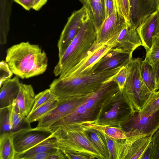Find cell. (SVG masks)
<instances>
[{
  "instance_id": "cell-49",
  "label": "cell",
  "mask_w": 159,
  "mask_h": 159,
  "mask_svg": "<svg viewBox=\"0 0 159 159\" xmlns=\"http://www.w3.org/2000/svg\"><path fill=\"white\" fill-rule=\"evenodd\" d=\"M159 89V82L156 85L154 91H155Z\"/></svg>"
},
{
  "instance_id": "cell-14",
  "label": "cell",
  "mask_w": 159,
  "mask_h": 159,
  "mask_svg": "<svg viewBox=\"0 0 159 159\" xmlns=\"http://www.w3.org/2000/svg\"><path fill=\"white\" fill-rule=\"evenodd\" d=\"M127 22L116 10L106 18L102 25L96 32V43L103 45L107 43H112L116 39Z\"/></svg>"
},
{
  "instance_id": "cell-2",
  "label": "cell",
  "mask_w": 159,
  "mask_h": 159,
  "mask_svg": "<svg viewBox=\"0 0 159 159\" xmlns=\"http://www.w3.org/2000/svg\"><path fill=\"white\" fill-rule=\"evenodd\" d=\"M121 68L80 76L59 77L53 80L49 89L58 99L89 96L113 79Z\"/></svg>"
},
{
  "instance_id": "cell-46",
  "label": "cell",
  "mask_w": 159,
  "mask_h": 159,
  "mask_svg": "<svg viewBox=\"0 0 159 159\" xmlns=\"http://www.w3.org/2000/svg\"><path fill=\"white\" fill-rule=\"evenodd\" d=\"M152 65L155 72L157 85L159 82V60Z\"/></svg>"
},
{
  "instance_id": "cell-5",
  "label": "cell",
  "mask_w": 159,
  "mask_h": 159,
  "mask_svg": "<svg viewBox=\"0 0 159 159\" xmlns=\"http://www.w3.org/2000/svg\"><path fill=\"white\" fill-rule=\"evenodd\" d=\"M135 112L133 107L123 92L119 90L105 101L96 120L99 125L120 127L121 124Z\"/></svg>"
},
{
  "instance_id": "cell-21",
  "label": "cell",
  "mask_w": 159,
  "mask_h": 159,
  "mask_svg": "<svg viewBox=\"0 0 159 159\" xmlns=\"http://www.w3.org/2000/svg\"><path fill=\"white\" fill-rule=\"evenodd\" d=\"M58 149L56 139L52 135L29 149L15 155V159H30L33 156L44 152H54Z\"/></svg>"
},
{
  "instance_id": "cell-45",
  "label": "cell",
  "mask_w": 159,
  "mask_h": 159,
  "mask_svg": "<svg viewBox=\"0 0 159 159\" xmlns=\"http://www.w3.org/2000/svg\"><path fill=\"white\" fill-rule=\"evenodd\" d=\"M152 153V141L149 146L144 152L140 159H151Z\"/></svg>"
},
{
  "instance_id": "cell-25",
  "label": "cell",
  "mask_w": 159,
  "mask_h": 159,
  "mask_svg": "<svg viewBox=\"0 0 159 159\" xmlns=\"http://www.w3.org/2000/svg\"><path fill=\"white\" fill-rule=\"evenodd\" d=\"M80 124L84 127L97 130L117 140L125 139L126 138L123 130L120 127L102 125L92 122Z\"/></svg>"
},
{
  "instance_id": "cell-32",
  "label": "cell",
  "mask_w": 159,
  "mask_h": 159,
  "mask_svg": "<svg viewBox=\"0 0 159 159\" xmlns=\"http://www.w3.org/2000/svg\"><path fill=\"white\" fill-rule=\"evenodd\" d=\"M114 2L116 11L127 22L130 23L129 0H114Z\"/></svg>"
},
{
  "instance_id": "cell-43",
  "label": "cell",
  "mask_w": 159,
  "mask_h": 159,
  "mask_svg": "<svg viewBox=\"0 0 159 159\" xmlns=\"http://www.w3.org/2000/svg\"><path fill=\"white\" fill-rule=\"evenodd\" d=\"M66 157L63 152L58 149L56 152L53 153L49 157L48 159H66Z\"/></svg>"
},
{
  "instance_id": "cell-8",
  "label": "cell",
  "mask_w": 159,
  "mask_h": 159,
  "mask_svg": "<svg viewBox=\"0 0 159 159\" xmlns=\"http://www.w3.org/2000/svg\"><path fill=\"white\" fill-rule=\"evenodd\" d=\"M119 90L118 85L113 79L104 83L89 96L80 105L84 112V121H94L106 99Z\"/></svg>"
},
{
  "instance_id": "cell-15",
  "label": "cell",
  "mask_w": 159,
  "mask_h": 159,
  "mask_svg": "<svg viewBox=\"0 0 159 159\" xmlns=\"http://www.w3.org/2000/svg\"><path fill=\"white\" fill-rule=\"evenodd\" d=\"M111 49L119 52L132 54L138 47L142 46L136 30L130 23L126 22Z\"/></svg>"
},
{
  "instance_id": "cell-47",
  "label": "cell",
  "mask_w": 159,
  "mask_h": 159,
  "mask_svg": "<svg viewBox=\"0 0 159 159\" xmlns=\"http://www.w3.org/2000/svg\"><path fill=\"white\" fill-rule=\"evenodd\" d=\"M152 140H159V128L152 135Z\"/></svg>"
},
{
  "instance_id": "cell-38",
  "label": "cell",
  "mask_w": 159,
  "mask_h": 159,
  "mask_svg": "<svg viewBox=\"0 0 159 159\" xmlns=\"http://www.w3.org/2000/svg\"><path fill=\"white\" fill-rule=\"evenodd\" d=\"M151 159H159V140H152Z\"/></svg>"
},
{
  "instance_id": "cell-10",
  "label": "cell",
  "mask_w": 159,
  "mask_h": 159,
  "mask_svg": "<svg viewBox=\"0 0 159 159\" xmlns=\"http://www.w3.org/2000/svg\"><path fill=\"white\" fill-rule=\"evenodd\" d=\"M89 17L87 8L84 5L80 9L74 11L68 18L58 42L59 58L76 35L83 23Z\"/></svg>"
},
{
  "instance_id": "cell-13",
  "label": "cell",
  "mask_w": 159,
  "mask_h": 159,
  "mask_svg": "<svg viewBox=\"0 0 159 159\" xmlns=\"http://www.w3.org/2000/svg\"><path fill=\"white\" fill-rule=\"evenodd\" d=\"M112 45L107 43L103 45L96 42L87 53L85 57L76 66L61 77H71L86 75L92 73L94 65L112 48Z\"/></svg>"
},
{
  "instance_id": "cell-4",
  "label": "cell",
  "mask_w": 159,
  "mask_h": 159,
  "mask_svg": "<svg viewBox=\"0 0 159 159\" xmlns=\"http://www.w3.org/2000/svg\"><path fill=\"white\" fill-rule=\"evenodd\" d=\"M52 135L57 141L58 148L64 151L81 154L91 159H104L86 133L80 123L60 126L52 131Z\"/></svg>"
},
{
  "instance_id": "cell-19",
  "label": "cell",
  "mask_w": 159,
  "mask_h": 159,
  "mask_svg": "<svg viewBox=\"0 0 159 159\" xmlns=\"http://www.w3.org/2000/svg\"><path fill=\"white\" fill-rule=\"evenodd\" d=\"M35 95L32 85L21 83L18 94L15 99L20 113L26 117L30 112Z\"/></svg>"
},
{
  "instance_id": "cell-12",
  "label": "cell",
  "mask_w": 159,
  "mask_h": 159,
  "mask_svg": "<svg viewBox=\"0 0 159 159\" xmlns=\"http://www.w3.org/2000/svg\"><path fill=\"white\" fill-rule=\"evenodd\" d=\"M89 96L58 99L57 106L38 121L36 127L48 129L52 124L74 111Z\"/></svg>"
},
{
  "instance_id": "cell-30",
  "label": "cell",
  "mask_w": 159,
  "mask_h": 159,
  "mask_svg": "<svg viewBox=\"0 0 159 159\" xmlns=\"http://www.w3.org/2000/svg\"><path fill=\"white\" fill-rule=\"evenodd\" d=\"M57 99L56 95L49 88L39 93L35 96L34 102L30 113L42 105Z\"/></svg>"
},
{
  "instance_id": "cell-35",
  "label": "cell",
  "mask_w": 159,
  "mask_h": 159,
  "mask_svg": "<svg viewBox=\"0 0 159 159\" xmlns=\"http://www.w3.org/2000/svg\"><path fill=\"white\" fill-rule=\"evenodd\" d=\"M13 73L6 61L0 62V87L11 78Z\"/></svg>"
},
{
  "instance_id": "cell-31",
  "label": "cell",
  "mask_w": 159,
  "mask_h": 159,
  "mask_svg": "<svg viewBox=\"0 0 159 159\" xmlns=\"http://www.w3.org/2000/svg\"><path fill=\"white\" fill-rule=\"evenodd\" d=\"M145 59L152 65L159 60V34L152 37V46L146 52Z\"/></svg>"
},
{
  "instance_id": "cell-7",
  "label": "cell",
  "mask_w": 159,
  "mask_h": 159,
  "mask_svg": "<svg viewBox=\"0 0 159 159\" xmlns=\"http://www.w3.org/2000/svg\"><path fill=\"white\" fill-rule=\"evenodd\" d=\"M126 138L152 136L159 128V109L152 111H135L120 127Z\"/></svg>"
},
{
  "instance_id": "cell-36",
  "label": "cell",
  "mask_w": 159,
  "mask_h": 159,
  "mask_svg": "<svg viewBox=\"0 0 159 159\" xmlns=\"http://www.w3.org/2000/svg\"><path fill=\"white\" fill-rule=\"evenodd\" d=\"M127 76V70L126 66L121 67L113 79L116 82L120 90H123Z\"/></svg>"
},
{
  "instance_id": "cell-28",
  "label": "cell",
  "mask_w": 159,
  "mask_h": 159,
  "mask_svg": "<svg viewBox=\"0 0 159 159\" xmlns=\"http://www.w3.org/2000/svg\"><path fill=\"white\" fill-rule=\"evenodd\" d=\"M59 101L58 99L48 102L40 106L32 112L30 113L25 119L26 123H30L38 121L43 116L48 114L57 105Z\"/></svg>"
},
{
  "instance_id": "cell-16",
  "label": "cell",
  "mask_w": 159,
  "mask_h": 159,
  "mask_svg": "<svg viewBox=\"0 0 159 159\" xmlns=\"http://www.w3.org/2000/svg\"><path fill=\"white\" fill-rule=\"evenodd\" d=\"M132 54L111 49L93 66L92 73L107 71L126 66L132 58Z\"/></svg>"
},
{
  "instance_id": "cell-37",
  "label": "cell",
  "mask_w": 159,
  "mask_h": 159,
  "mask_svg": "<svg viewBox=\"0 0 159 159\" xmlns=\"http://www.w3.org/2000/svg\"><path fill=\"white\" fill-rule=\"evenodd\" d=\"M102 133L105 138L107 143L109 154L108 159H116V139Z\"/></svg>"
},
{
  "instance_id": "cell-34",
  "label": "cell",
  "mask_w": 159,
  "mask_h": 159,
  "mask_svg": "<svg viewBox=\"0 0 159 159\" xmlns=\"http://www.w3.org/2000/svg\"><path fill=\"white\" fill-rule=\"evenodd\" d=\"M12 103V131L19 129L21 124L23 120H25V117L22 115L20 113L16 105L15 100Z\"/></svg>"
},
{
  "instance_id": "cell-11",
  "label": "cell",
  "mask_w": 159,
  "mask_h": 159,
  "mask_svg": "<svg viewBox=\"0 0 159 159\" xmlns=\"http://www.w3.org/2000/svg\"><path fill=\"white\" fill-rule=\"evenodd\" d=\"M152 136L116 139V159H140L152 141Z\"/></svg>"
},
{
  "instance_id": "cell-6",
  "label": "cell",
  "mask_w": 159,
  "mask_h": 159,
  "mask_svg": "<svg viewBox=\"0 0 159 159\" xmlns=\"http://www.w3.org/2000/svg\"><path fill=\"white\" fill-rule=\"evenodd\" d=\"M142 57L132 58L126 66L127 76L123 91L135 111H141L152 93L144 82L141 74Z\"/></svg>"
},
{
  "instance_id": "cell-41",
  "label": "cell",
  "mask_w": 159,
  "mask_h": 159,
  "mask_svg": "<svg viewBox=\"0 0 159 159\" xmlns=\"http://www.w3.org/2000/svg\"><path fill=\"white\" fill-rule=\"evenodd\" d=\"M34 0H14V2L19 4L26 11L32 9Z\"/></svg>"
},
{
  "instance_id": "cell-27",
  "label": "cell",
  "mask_w": 159,
  "mask_h": 159,
  "mask_svg": "<svg viewBox=\"0 0 159 159\" xmlns=\"http://www.w3.org/2000/svg\"><path fill=\"white\" fill-rule=\"evenodd\" d=\"M140 70L141 75L145 83L152 92H154L156 82L153 65L145 59L142 61Z\"/></svg>"
},
{
  "instance_id": "cell-3",
  "label": "cell",
  "mask_w": 159,
  "mask_h": 159,
  "mask_svg": "<svg viewBox=\"0 0 159 159\" xmlns=\"http://www.w3.org/2000/svg\"><path fill=\"white\" fill-rule=\"evenodd\" d=\"M96 37L94 25L89 17L83 23L76 35L59 58L53 70L55 75L62 77L76 66L96 42Z\"/></svg>"
},
{
  "instance_id": "cell-51",
  "label": "cell",
  "mask_w": 159,
  "mask_h": 159,
  "mask_svg": "<svg viewBox=\"0 0 159 159\" xmlns=\"http://www.w3.org/2000/svg\"><path fill=\"white\" fill-rule=\"evenodd\" d=\"M86 1V0H85Z\"/></svg>"
},
{
  "instance_id": "cell-29",
  "label": "cell",
  "mask_w": 159,
  "mask_h": 159,
  "mask_svg": "<svg viewBox=\"0 0 159 159\" xmlns=\"http://www.w3.org/2000/svg\"><path fill=\"white\" fill-rule=\"evenodd\" d=\"M12 104L0 108V134L12 131Z\"/></svg>"
},
{
  "instance_id": "cell-44",
  "label": "cell",
  "mask_w": 159,
  "mask_h": 159,
  "mask_svg": "<svg viewBox=\"0 0 159 159\" xmlns=\"http://www.w3.org/2000/svg\"><path fill=\"white\" fill-rule=\"evenodd\" d=\"M53 153L44 152L39 153L32 156L30 159H48L49 157Z\"/></svg>"
},
{
  "instance_id": "cell-39",
  "label": "cell",
  "mask_w": 159,
  "mask_h": 159,
  "mask_svg": "<svg viewBox=\"0 0 159 159\" xmlns=\"http://www.w3.org/2000/svg\"><path fill=\"white\" fill-rule=\"evenodd\" d=\"M66 158L70 159H91L89 157L81 154L64 151L62 152Z\"/></svg>"
},
{
  "instance_id": "cell-9",
  "label": "cell",
  "mask_w": 159,
  "mask_h": 159,
  "mask_svg": "<svg viewBox=\"0 0 159 159\" xmlns=\"http://www.w3.org/2000/svg\"><path fill=\"white\" fill-rule=\"evenodd\" d=\"M52 132L49 129L30 126L10 132L16 155L22 153L50 137Z\"/></svg>"
},
{
  "instance_id": "cell-18",
  "label": "cell",
  "mask_w": 159,
  "mask_h": 159,
  "mask_svg": "<svg viewBox=\"0 0 159 159\" xmlns=\"http://www.w3.org/2000/svg\"><path fill=\"white\" fill-rule=\"evenodd\" d=\"M130 22L136 29L140 23L157 9L156 0H129Z\"/></svg>"
},
{
  "instance_id": "cell-33",
  "label": "cell",
  "mask_w": 159,
  "mask_h": 159,
  "mask_svg": "<svg viewBox=\"0 0 159 159\" xmlns=\"http://www.w3.org/2000/svg\"><path fill=\"white\" fill-rule=\"evenodd\" d=\"M158 109H159V89L152 93L141 111H152Z\"/></svg>"
},
{
  "instance_id": "cell-26",
  "label": "cell",
  "mask_w": 159,
  "mask_h": 159,
  "mask_svg": "<svg viewBox=\"0 0 159 159\" xmlns=\"http://www.w3.org/2000/svg\"><path fill=\"white\" fill-rule=\"evenodd\" d=\"M16 155L10 133L0 135V159H15Z\"/></svg>"
},
{
  "instance_id": "cell-50",
  "label": "cell",
  "mask_w": 159,
  "mask_h": 159,
  "mask_svg": "<svg viewBox=\"0 0 159 159\" xmlns=\"http://www.w3.org/2000/svg\"><path fill=\"white\" fill-rule=\"evenodd\" d=\"M79 0L83 5H85V0Z\"/></svg>"
},
{
  "instance_id": "cell-1",
  "label": "cell",
  "mask_w": 159,
  "mask_h": 159,
  "mask_svg": "<svg viewBox=\"0 0 159 159\" xmlns=\"http://www.w3.org/2000/svg\"><path fill=\"white\" fill-rule=\"evenodd\" d=\"M5 61L14 74L22 79L43 74L48 66L45 52L38 45L22 42L8 48Z\"/></svg>"
},
{
  "instance_id": "cell-24",
  "label": "cell",
  "mask_w": 159,
  "mask_h": 159,
  "mask_svg": "<svg viewBox=\"0 0 159 159\" xmlns=\"http://www.w3.org/2000/svg\"><path fill=\"white\" fill-rule=\"evenodd\" d=\"M84 127L88 136L103 156L104 159H108L109 154L107 143L102 133L94 129Z\"/></svg>"
},
{
  "instance_id": "cell-42",
  "label": "cell",
  "mask_w": 159,
  "mask_h": 159,
  "mask_svg": "<svg viewBox=\"0 0 159 159\" xmlns=\"http://www.w3.org/2000/svg\"><path fill=\"white\" fill-rule=\"evenodd\" d=\"M48 0H34L32 9L35 11H39L47 2Z\"/></svg>"
},
{
  "instance_id": "cell-20",
  "label": "cell",
  "mask_w": 159,
  "mask_h": 159,
  "mask_svg": "<svg viewBox=\"0 0 159 159\" xmlns=\"http://www.w3.org/2000/svg\"><path fill=\"white\" fill-rule=\"evenodd\" d=\"M21 83L16 76L6 82L0 88V108L11 105L19 92Z\"/></svg>"
},
{
  "instance_id": "cell-48",
  "label": "cell",
  "mask_w": 159,
  "mask_h": 159,
  "mask_svg": "<svg viewBox=\"0 0 159 159\" xmlns=\"http://www.w3.org/2000/svg\"><path fill=\"white\" fill-rule=\"evenodd\" d=\"M157 6V8L158 10L159 14V0H156Z\"/></svg>"
},
{
  "instance_id": "cell-40",
  "label": "cell",
  "mask_w": 159,
  "mask_h": 159,
  "mask_svg": "<svg viewBox=\"0 0 159 159\" xmlns=\"http://www.w3.org/2000/svg\"><path fill=\"white\" fill-rule=\"evenodd\" d=\"M115 10L114 0H105L106 18L109 16Z\"/></svg>"
},
{
  "instance_id": "cell-22",
  "label": "cell",
  "mask_w": 159,
  "mask_h": 159,
  "mask_svg": "<svg viewBox=\"0 0 159 159\" xmlns=\"http://www.w3.org/2000/svg\"><path fill=\"white\" fill-rule=\"evenodd\" d=\"M14 0H0V43L6 44Z\"/></svg>"
},
{
  "instance_id": "cell-17",
  "label": "cell",
  "mask_w": 159,
  "mask_h": 159,
  "mask_svg": "<svg viewBox=\"0 0 159 159\" xmlns=\"http://www.w3.org/2000/svg\"><path fill=\"white\" fill-rule=\"evenodd\" d=\"M136 29L142 46L147 52L152 46V37L159 34V14L158 10L151 13Z\"/></svg>"
},
{
  "instance_id": "cell-23",
  "label": "cell",
  "mask_w": 159,
  "mask_h": 159,
  "mask_svg": "<svg viewBox=\"0 0 159 159\" xmlns=\"http://www.w3.org/2000/svg\"><path fill=\"white\" fill-rule=\"evenodd\" d=\"M84 5L97 32L106 18L105 0H86Z\"/></svg>"
}]
</instances>
